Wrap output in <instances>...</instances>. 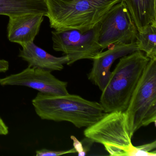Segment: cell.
<instances>
[{
    "mask_svg": "<svg viewBox=\"0 0 156 156\" xmlns=\"http://www.w3.org/2000/svg\"><path fill=\"white\" fill-rule=\"evenodd\" d=\"M138 32H143L150 24L156 23V0H123Z\"/></svg>",
    "mask_w": 156,
    "mask_h": 156,
    "instance_id": "12",
    "label": "cell"
},
{
    "mask_svg": "<svg viewBox=\"0 0 156 156\" xmlns=\"http://www.w3.org/2000/svg\"><path fill=\"white\" fill-rule=\"evenodd\" d=\"M45 0H0V15L9 17L25 14L46 16Z\"/></svg>",
    "mask_w": 156,
    "mask_h": 156,
    "instance_id": "13",
    "label": "cell"
},
{
    "mask_svg": "<svg viewBox=\"0 0 156 156\" xmlns=\"http://www.w3.org/2000/svg\"><path fill=\"white\" fill-rule=\"evenodd\" d=\"M138 49L150 59H156V23L150 24L143 32H138L136 37Z\"/></svg>",
    "mask_w": 156,
    "mask_h": 156,
    "instance_id": "14",
    "label": "cell"
},
{
    "mask_svg": "<svg viewBox=\"0 0 156 156\" xmlns=\"http://www.w3.org/2000/svg\"><path fill=\"white\" fill-rule=\"evenodd\" d=\"M122 0H45L46 17L55 30H89Z\"/></svg>",
    "mask_w": 156,
    "mask_h": 156,
    "instance_id": "2",
    "label": "cell"
},
{
    "mask_svg": "<svg viewBox=\"0 0 156 156\" xmlns=\"http://www.w3.org/2000/svg\"><path fill=\"white\" fill-rule=\"evenodd\" d=\"M19 56L27 62L29 66L37 67L48 71H61L64 65L67 64L69 58L67 55L56 57L34 44V42L23 47Z\"/></svg>",
    "mask_w": 156,
    "mask_h": 156,
    "instance_id": "11",
    "label": "cell"
},
{
    "mask_svg": "<svg viewBox=\"0 0 156 156\" xmlns=\"http://www.w3.org/2000/svg\"><path fill=\"white\" fill-rule=\"evenodd\" d=\"M71 139L73 141V148L76 150V152L78 153V156H85L87 153L84 150L83 146L82 141H79L76 138L73 136H71Z\"/></svg>",
    "mask_w": 156,
    "mask_h": 156,
    "instance_id": "16",
    "label": "cell"
},
{
    "mask_svg": "<svg viewBox=\"0 0 156 156\" xmlns=\"http://www.w3.org/2000/svg\"><path fill=\"white\" fill-rule=\"evenodd\" d=\"M131 135L156 121V59H150L124 111Z\"/></svg>",
    "mask_w": 156,
    "mask_h": 156,
    "instance_id": "5",
    "label": "cell"
},
{
    "mask_svg": "<svg viewBox=\"0 0 156 156\" xmlns=\"http://www.w3.org/2000/svg\"><path fill=\"white\" fill-rule=\"evenodd\" d=\"M32 103L42 119L67 121L78 128L90 126L107 113L100 103L69 94L53 95L39 92Z\"/></svg>",
    "mask_w": 156,
    "mask_h": 156,
    "instance_id": "1",
    "label": "cell"
},
{
    "mask_svg": "<svg viewBox=\"0 0 156 156\" xmlns=\"http://www.w3.org/2000/svg\"><path fill=\"white\" fill-rule=\"evenodd\" d=\"M9 133V127L5 124L3 119L0 117V135L6 136Z\"/></svg>",
    "mask_w": 156,
    "mask_h": 156,
    "instance_id": "18",
    "label": "cell"
},
{
    "mask_svg": "<svg viewBox=\"0 0 156 156\" xmlns=\"http://www.w3.org/2000/svg\"><path fill=\"white\" fill-rule=\"evenodd\" d=\"M138 31L126 3L114 5L100 21L98 42L102 51L115 44L135 41Z\"/></svg>",
    "mask_w": 156,
    "mask_h": 156,
    "instance_id": "7",
    "label": "cell"
},
{
    "mask_svg": "<svg viewBox=\"0 0 156 156\" xmlns=\"http://www.w3.org/2000/svg\"><path fill=\"white\" fill-rule=\"evenodd\" d=\"M84 134L93 142L102 144L110 156H156L155 150L146 152L133 145V136L124 112L106 113L96 123L86 128Z\"/></svg>",
    "mask_w": 156,
    "mask_h": 156,
    "instance_id": "4",
    "label": "cell"
},
{
    "mask_svg": "<svg viewBox=\"0 0 156 156\" xmlns=\"http://www.w3.org/2000/svg\"><path fill=\"white\" fill-rule=\"evenodd\" d=\"M51 72L28 66L20 73L0 78V85L27 87L46 94H68L67 82L57 79Z\"/></svg>",
    "mask_w": 156,
    "mask_h": 156,
    "instance_id": "8",
    "label": "cell"
},
{
    "mask_svg": "<svg viewBox=\"0 0 156 156\" xmlns=\"http://www.w3.org/2000/svg\"><path fill=\"white\" fill-rule=\"evenodd\" d=\"M76 151L74 148L68 150L54 151L47 149H42L36 151L35 155L36 156H57L76 153Z\"/></svg>",
    "mask_w": 156,
    "mask_h": 156,
    "instance_id": "15",
    "label": "cell"
},
{
    "mask_svg": "<svg viewBox=\"0 0 156 156\" xmlns=\"http://www.w3.org/2000/svg\"><path fill=\"white\" fill-rule=\"evenodd\" d=\"M9 18V40L22 47L34 42L44 20V16L41 14H22Z\"/></svg>",
    "mask_w": 156,
    "mask_h": 156,
    "instance_id": "10",
    "label": "cell"
},
{
    "mask_svg": "<svg viewBox=\"0 0 156 156\" xmlns=\"http://www.w3.org/2000/svg\"><path fill=\"white\" fill-rule=\"evenodd\" d=\"M9 62L3 59H0V73H6L9 69Z\"/></svg>",
    "mask_w": 156,
    "mask_h": 156,
    "instance_id": "19",
    "label": "cell"
},
{
    "mask_svg": "<svg viewBox=\"0 0 156 156\" xmlns=\"http://www.w3.org/2000/svg\"><path fill=\"white\" fill-rule=\"evenodd\" d=\"M100 99L105 113L126 109L132 94L149 61L143 52L137 50L119 58Z\"/></svg>",
    "mask_w": 156,
    "mask_h": 156,
    "instance_id": "3",
    "label": "cell"
},
{
    "mask_svg": "<svg viewBox=\"0 0 156 156\" xmlns=\"http://www.w3.org/2000/svg\"><path fill=\"white\" fill-rule=\"evenodd\" d=\"M100 22L89 30H55L52 31L53 48L62 52L69 58L67 65L79 60H93L102 51L98 42Z\"/></svg>",
    "mask_w": 156,
    "mask_h": 156,
    "instance_id": "6",
    "label": "cell"
},
{
    "mask_svg": "<svg viewBox=\"0 0 156 156\" xmlns=\"http://www.w3.org/2000/svg\"><path fill=\"white\" fill-rule=\"evenodd\" d=\"M138 147L143 151L146 152H150L152 151L153 149H155L156 148V141L149 143L144 144V145H140L138 146Z\"/></svg>",
    "mask_w": 156,
    "mask_h": 156,
    "instance_id": "17",
    "label": "cell"
},
{
    "mask_svg": "<svg viewBox=\"0 0 156 156\" xmlns=\"http://www.w3.org/2000/svg\"><path fill=\"white\" fill-rule=\"evenodd\" d=\"M137 50L135 41L126 44H115L105 52H100L93 59V67L87 75L88 79L103 91L109 80L110 68L114 62Z\"/></svg>",
    "mask_w": 156,
    "mask_h": 156,
    "instance_id": "9",
    "label": "cell"
}]
</instances>
